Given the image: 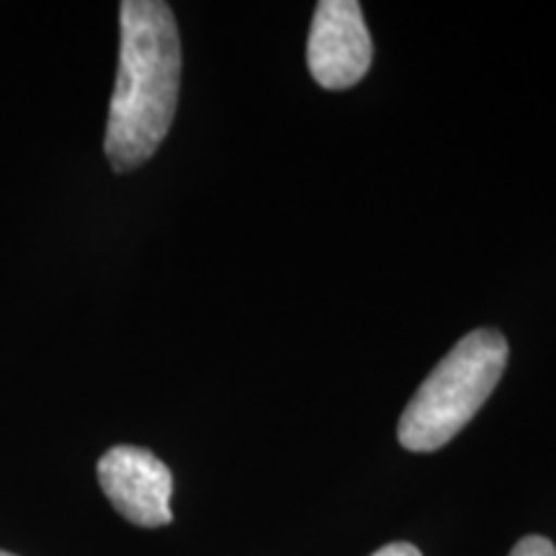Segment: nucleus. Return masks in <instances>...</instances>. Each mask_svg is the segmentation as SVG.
<instances>
[{
    "label": "nucleus",
    "mask_w": 556,
    "mask_h": 556,
    "mask_svg": "<svg viewBox=\"0 0 556 556\" xmlns=\"http://www.w3.org/2000/svg\"><path fill=\"white\" fill-rule=\"evenodd\" d=\"M116 86L106 122V157L116 173L139 168L155 155L180 93L178 24L163 0H124Z\"/></svg>",
    "instance_id": "nucleus-1"
},
{
    "label": "nucleus",
    "mask_w": 556,
    "mask_h": 556,
    "mask_svg": "<svg viewBox=\"0 0 556 556\" xmlns=\"http://www.w3.org/2000/svg\"><path fill=\"white\" fill-rule=\"evenodd\" d=\"M510 348L503 332L479 328L438 361L400 417V443L415 454L443 448L469 426L503 379Z\"/></svg>",
    "instance_id": "nucleus-2"
},
{
    "label": "nucleus",
    "mask_w": 556,
    "mask_h": 556,
    "mask_svg": "<svg viewBox=\"0 0 556 556\" xmlns=\"http://www.w3.org/2000/svg\"><path fill=\"white\" fill-rule=\"evenodd\" d=\"M374 45L356 0H319L307 41L312 78L328 90H345L366 78Z\"/></svg>",
    "instance_id": "nucleus-3"
},
{
    "label": "nucleus",
    "mask_w": 556,
    "mask_h": 556,
    "mask_svg": "<svg viewBox=\"0 0 556 556\" xmlns=\"http://www.w3.org/2000/svg\"><path fill=\"white\" fill-rule=\"evenodd\" d=\"M99 484L116 513L139 528L173 523V475L148 448L114 446L99 462Z\"/></svg>",
    "instance_id": "nucleus-4"
},
{
    "label": "nucleus",
    "mask_w": 556,
    "mask_h": 556,
    "mask_svg": "<svg viewBox=\"0 0 556 556\" xmlns=\"http://www.w3.org/2000/svg\"><path fill=\"white\" fill-rule=\"evenodd\" d=\"M510 556H556V546L544 536H526L513 546Z\"/></svg>",
    "instance_id": "nucleus-5"
},
{
    "label": "nucleus",
    "mask_w": 556,
    "mask_h": 556,
    "mask_svg": "<svg viewBox=\"0 0 556 556\" xmlns=\"http://www.w3.org/2000/svg\"><path fill=\"white\" fill-rule=\"evenodd\" d=\"M371 556H422L420 548L413 546V544H405V541H400V544H387L381 546L379 552H374Z\"/></svg>",
    "instance_id": "nucleus-6"
},
{
    "label": "nucleus",
    "mask_w": 556,
    "mask_h": 556,
    "mask_svg": "<svg viewBox=\"0 0 556 556\" xmlns=\"http://www.w3.org/2000/svg\"><path fill=\"white\" fill-rule=\"evenodd\" d=\"M0 556H16V554H9V552H0Z\"/></svg>",
    "instance_id": "nucleus-7"
}]
</instances>
